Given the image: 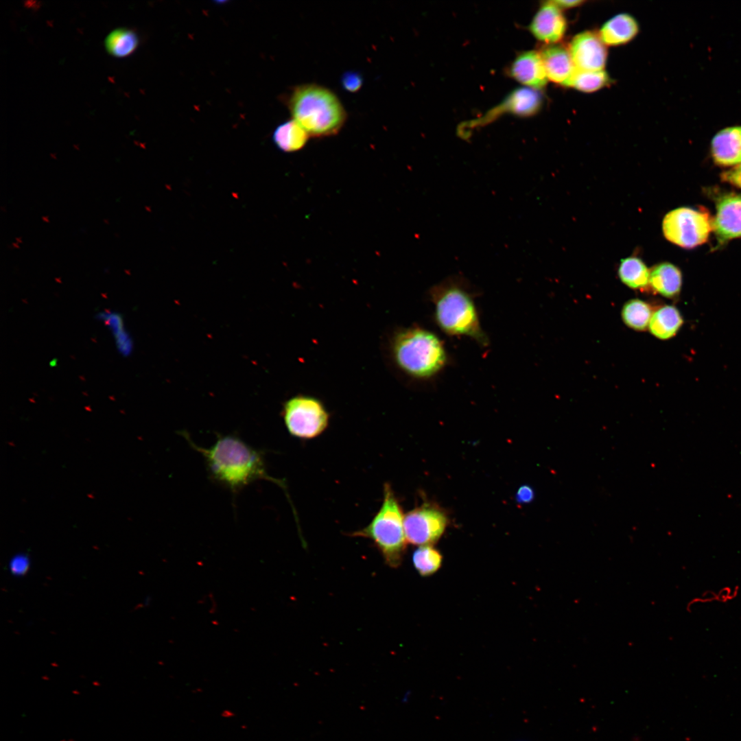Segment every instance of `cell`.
<instances>
[{
    "instance_id": "obj_1",
    "label": "cell",
    "mask_w": 741,
    "mask_h": 741,
    "mask_svg": "<svg viewBox=\"0 0 741 741\" xmlns=\"http://www.w3.org/2000/svg\"><path fill=\"white\" fill-rule=\"evenodd\" d=\"M181 435L205 461L209 477L236 493L258 480H267L282 486L266 471L263 453L235 435H218L209 448L195 444L186 432Z\"/></svg>"
},
{
    "instance_id": "obj_2",
    "label": "cell",
    "mask_w": 741,
    "mask_h": 741,
    "mask_svg": "<svg viewBox=\"0 0 741 741\" xmlns=\"http://www.w3.org/2000/svg\"><path fill=\"white\" fill-rule=\"evenodd\" d=\"M430 296L435 322L444 333L468 337L480 346H488L489 338L481 327L473 294L462 279L451 277L443 281L430 289Z\"/></svg>"
},
{
    "instance_id": "obj_3",
    "label": "cell",
    "mask_w": 741,
    "mask_h": 741,
    "mask_svg": "<svg viewBox=\"0 0 741 741\" xmlns=\"http://www.w3.org/2000/svg\"><path fill=\"white\" fill-rule=\"evenodd\" d=\"M287 104L292 119L309 137L336 134L346 121V113L338 96L318 84L296 86L288 98Z\"/></svg>"
},
{
    "instance_id": "obj_4",
    "label": "cell",
    "mask_w": 741,
    "mask_h": 741,
    "mask_svg": "<svg viewBox=\"0 0 741 741\" xmlns=\"http://www.w3.org/2000/svg\"><path fill=\"white\" fill-rule=\"evenodd\" d=\"M392 351L397 365L416 379L434 377L448 361L447 351L438 336L419 327L399 331L393 339Z\"/></svg>"
},
{
    "instance_id": "obj_5",
    "label": "cell",
    "mask_w": 741,
    "mask_h": 741,
    "mask_svg": "<svg viewBox=\"0 0 741 741\" xmlns=\"http://www.w3.org/2000/svg\"><path fill=\"white\" fill-rule=\"evenodd\" d=\"M404 517L400 504L389 484H385L381 508L370 524L354 532L353 537L370 539L391 567L401 565L405 549Z\"/></svg>"
},
{
    "instance_id": "obj_6",
    "label": "cell",
    "mask_w": 741,
    "mask_h": 741,
    "mask_svg": "<svg viewBox=\"0 0 741 741\" xmlns=\"http://www.w3.org/2000/svg\"><path fill=\"white\" fill-rule=\"evenodd\" d=\"M714 230V219L703 207H680L664 217L662 231L670 242L684 248H693L704 244Z\"/></svg>"
},
{
    "instance_id": "obj_7",
    "label": "cell",
    "mask_w": 741,
    "mask_h": 741,
    "mask_svg": "<svg viewBox=\"0 0 741 741\" xmlns=\"http://www.w3.org/2000/svg\"><path fill=\"white\" fill-rule=\"evenodd\" d=\"M282 414L288 432L301 439L317 437L329 423V414L322 402L310 396L291 398L284 404Z\"/></svg>"
},
{
    "instance_id": "obj_8",
    "label": "cell",
    "mask_w": 741,
    "mask_h": 741,
    "mask_svg": "<svg viewBox=\"0 0 741 741\" xmlns=\"http://www.w3.org/2000/svg\"><path fill=\"white\" fill-rule=\"evenodd\" d=\"M542 103L543 97L539 90L528 87L515 89L499 104L482 116L462 122L458 127V134L467 139L471 134V131L489 124L502 114L510 113L521 117L533 115L540 110Z\"/></svg>"
},
{
    "instance_id": "obj_9",
    "label": "cell",
    "mask_w": 741,
    "mask_h": 741,
    "mask_svg": "<svg viewBox=\"0 0 741 741\" xmlns=\"http://www.w3.org/2000/svg\"><path fill=\"white\" fill-rule=\"evenodd\" d=\"M447 522L445 513L434 506L416 507L404 516L406 541L421 546L434 543L443 533Z\"/></svg>"
},
{
    "instance_id": "obj_10",
    "label": "cell",
    "mask_w": 741,
    "mask_h": 741,
    "mask_svg": "<svg viewBox=\"0 0 741 741\" xmlns=\"http://www.w3.org/2000/svg\"><path fill=\"white\" fill-rule=\"evenodd\" d=\"M568 50L577 70H604L607 50L598 34L586 31L576 34L571 40Z\"/></svg>"
},
{
    "instance_id": "obj_11",
    "label": "cell",
    "mask_w": 741,
    "mask_h": 741,
    "mask_svg": "<svg viewBox=\"0 0 741 741\" xmlns=\"http://www.w3.org/2000/svg\"><path fill=\"white\" fill-rule=\"evenodd\" d=\"M714 232L719 244L741 237V194L726 193L716 203Z\"/></svg>"
},
{
    "instance_id": "obj_12",
    "label": "cell",
    "mask_w": 741,
    "mask_h": 741,
    "mask_svg": "<svg viewBox=\"0 0 741 741\" xmlns=\"http://www.w3.org/2000/svg\"><path fill=\"white\" fill-rule=\"evenodd\" d=\"M532 35L546 44L554 45L564 36L567 21L561 9L552 1L544 3L534 16L529 26Z\"/></svg>"
},
{
    "instance_id": "obj_13",
    "label": "cell",
    "mask_w": 741,
    "mask_h": 741,
    "mask_svg": "<svg viewBox=\"0 0 741 741\" xmlns=\"http://www.w3.org/2000/svg\"><path fill=\"white\" fill-rule=\"evenodd\" d=\"M510 73L526 87L535 90L543 88L548 80L540 52L534 50L517 56L511 64Z\"/></svg>"
},
{
    "instance_id": "obj_14",
    "label": "cell",
    "mask_w": 741,
    "mask_h": 741,
    "mask_svg": "<svg viewBox=\"0 0 741 741\" xmlns=\"http://www.w3.org/2000/svg\"><path fill=\"white\" fill-rule=\"evenodd\" d=\"M548 79L559 85L570 87L577 69L568 49L550 45L540 51Z\"/></svg>"
},
{
    "instance_id": "obj_15",
    "label": "cell",
    "mask_w": 741,
    "mask_h": 741,
    "mask_svg": "<svg viewBox=\"0 0 741 741\" xmlns=\"http://www.w3.org/2000/svg\"><path fill=\"white\" fill-rule=\"evenodd\" d=\"M711 155L715 164L722 167L741 163V126L718 131L711 142Z\"/></svg>"
},
{
    "instance_id": "obj_16",
    "label": "cell",
    "mask_w": 741,
    "mask_h": 741,
    "mask_svg": "<svg viewBox=\"0 0 741 741\" xmlns=\"http://www.w3.org/2000/svg\"><path fill=\"white\" fill-rule=\"evenodd\" d=\"M638 32L639 25L635 18L622 13L604 23L598 35L605 45L618 46L630 42Z\"/></svg>"
},
{
    "instance_id": "obj_17",
    "label": "cell",
    "mask_w": 741,
    "mask_h": 741,
    "mask_svg": "<svg viewBox=\"0 0 741 741\" xmlns=\"http://www.w3.org/2000/svg\"><path fill=\"white\" fill-rule=\"evenodd\" d=\"M649 285L660 295L675 298L679 296L682 286L681 272L668 262L657 264L650 271Z\"/></svg>"
},
{
    "instance_id": "obj_18",
    "label": "cell",
    "mask_w": 741,
    "mask_h": 741,
    "mask_svg": "<svg viewBox=\"0 0 741 741\" xmlns=\"http://www.w3.org/2000/svg\"><path fill=\"white\" fill-rule=\"evenodd\" d=\"M683 323V320L678 309L673 305H665L652 313L648 329L657 338L668 340L677 333Z\"/></svg>"
},
{
    "instance_id": "obj_19",
    "label": "cell",
    "mask_w": 741,
    "mask_h": 741,
    "mask_svg": "<svg viewBox=\"0 0 741 741\" xmlns=\"http://www.w3.org/2000/svg\"><path fill=\"white\" fill-rule=\"evenodd\" d=\"M309 134L294 120L291 119L280 124L273 133L276 146L285 152H295L306 144Z\"/></svg>"
},
{
    "instance_id": "obj_20",
    "label": "cell",
    "mask_w": 741,
    "mask_h": 741,
    "mask_svg": "<svg viewBox=\"0 0 741 741\" xmlns=\"http://www.w3.org/2000/svg\"><path fill=\"white\" fill-rule=\"evenodd\" d=\"M139 39L137 34L126 27L117 28L108 34L104 40L108 53L117 58L132 54L137 48Z\"/></svg>"
},
{
    "instance_id": "obj_21",
    "label": "cell",
    "mask_w": 741,
    "mask_h": 741,
    "mask_svg": "<svg viewBox=\"0 0 741 741\" xmlns=\"http://www.w3.org/2000/svg\"><path fill=\"white\" fill-rule=\"evenodd\" d=\"M618 274L620 280L632 289L642 290L649 285L650 270L638 257L622 259Z\"/></svg>"
},
{
    "instance_id": "obj_22",
    "label": "cell",
    "mask_w": 741,
    "mask_h": 741,
    "mask_svg": "<svg viewBox=\"0 0 741 741\" xmlns=\"http://www.w3.org/2000/svg\"><path fill=\"white\" fill-rule=\"evenodd\" d=\"M97 317L110 330L119 353L124 357L129 356L132 351V340L126 331L121 314L115 311H104L99 312Z\"/></svg>"
},
{
    "instance_id": "obj_23",
    "label": "cell",
    "mask_w": 741,
    "mask_h": 741,
    "mask_svg": "<svg viewBox=\"0 0 741 741\" xmlns=\"http://www.w3.org/2000/svg\"><path fill=\"white\" fill-rule=\"evenodd\" d=\"M652 314L650 306L639 299L628 301L622 310L624 322L636 331H645L648 327Z\"/></svg>"
},
{
    "instance_id": "obj_24",
    "label": "cell",
    "mask_w": 741,
    "mask_h": 741,
    "mask_svg": "<svg viewBox=\"0 0 741 741\" xmlns=\"http://www.w3.org/2000/svg\"><path fill=\"white\" fill-rule=\"evenodd\" d=\"M442 556L430 545L419 547L413 553L414 567L422 576L433 574L440 567Z\"/></svg>"
},
{
    "instance_id": "obj_25",
    "label": "cell",
    "mask_w": 741,
    "mask_h": 741,
    "mask_svg": "<svg viewBox=\"0 0 741 741\" xmlns=\"http://www.w3.org/2000/svg\"><path fill=\"white\" fill-rule=\"evenodd\" d=\"M610 78L604 71L577 70L572 80L570 87L584 93H592L606 86Z\"/></svg>"
},
{
    "instance_id": "obj_26",
    "label": "cell",
    "mask_w": 741,
    "mask_h": 741,
    "mask_svg": "<svg viewBox=\"0 0 741 741\" xmlns=\"http://www.w3.org/2000/svg\"><path fill=\"white\" fill-rule=\"evenodd\" d=\"M343 87L348 91L355 93L362 85V78L357 72L349 71L345 73L341 80Z\"/></svg>"
},
{
    "instance_id": "obj_27",
    "label": "cell",
    "mask_w": 741,
    "mask_h": 741,
    "mask_svg": "<svg viewBox=\"0 0 741 741\" xmlns=\"http://www.w3.org/2000/svg\"><path fill=\"white\" fill-rule=\"evenodd\" d=\"M720 178L722 181L741 189V163L723 172Z\"/></svg>"
},
{
    "instance_id": "obj_28",
    "label": "cell",
    "mask_w": 741,
    "mask_h": 741,
    "mask_svg": "<svg viewBox=\"0 0 741 741\" xmlns=\"http://www.w3.org/2000/svg\"><path fill=\"white\" fill-rule=\"evenodd\" d=\"M10 567V570L14 574H23L29 567L28 558L25 555L18 554L11 560Z\"/></svg>"
},
{
    "instance_id": "obj_29",
    "label": "cell",
    "mask_w": 741,
    "mask_h": 741,
    "mask_svg": "<svg viewBox=\"0 0 741 741\" xmlns=\"http://www.w3.org/2000/svg\"><path fill=\"white\" fill-rule=\"evenodd\" d=\"M534 497V492L533 489L529 485H523L517 491L516 493V500L519 504H528L531 502Z\"/></svg>"
},
{
    "instance_id": "obj_30",
    "label": "cell",
    "mask_w": 741,
    "mask_h": 741,
    "mask_svg": "<svg viewBox=\"0 0 741 741\" xmlns=\"http://www.w3.org/2000/svg\"><path fill=\"white\" fill-rule=\"evenodd\" d=\"M552 2L560 9L572 8L580 5L584 3L583 1H568V0H557L552 1Z\"/></svg>"
}]
</instances>
